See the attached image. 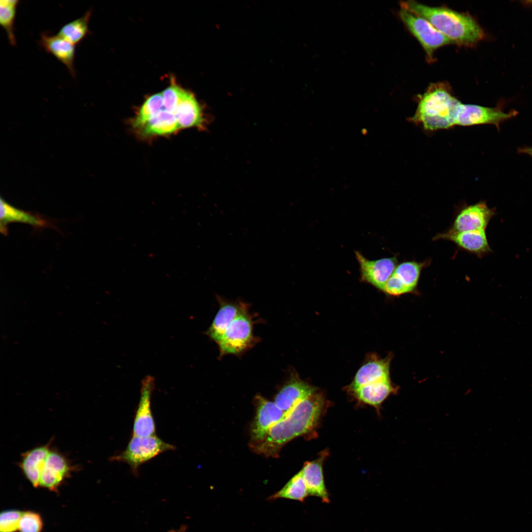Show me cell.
<instances>
[{
  "mask_svg": "<svg viewBox=\"0 0 532 532\" xmlns=\"http://www.w3.org/2000/svg\"><path fill=\"white\" fill-rule=\"evenodd\" d=\"M327 406L324 394L318 390L300 401L274 425L262 440L251 442L252 450L266 457H276L289 441L310 433L318 426Z\"/></svg>",
  "mask_w": 532,
  "mask_h": 532,
  "instance_id": "cell-1",
  "label": "cell"
},
{
  "mask_svg": "<svg viewBox=\"0 0 532 532\" xmlns=\"http://www.w3.org/2000/svg\"><path fill=\"white\" fill-rule=\"evenodd\" d=\"M401 7L427 20L453 43L472 45L484 37L482 29L470 16L443 7H432L414 0L402 1Z\"/></svg>",
  "mask_w": 532,
  "mask_h": 532,
  "instance_id": "cell-2",
  "label": "cell"
},
{
  "mask_svg": "<svg viewBox=\"0 0 532 532\" xmlns=\"http://www.w3.org/2000/svg\"><path fill=\"white\" fill-rule=\"evenodd\" d=\"M461 102L441 84H434L423 94L409 121L427 131L446 129L456 126Z\"/></svg>",
  "mask_w": 532,
  "mask_h": 532,
  "instance_id": "cell-3",
  "label": "cell"
},
{
  "mask_svg": "<svg viewBox=\"0 0 532 532\" xmlns=\"http://www.w3.org/2000/svg\"><path fill=\"white\" fill-rule=\"evenodd\" d=\"M175 447L156 435L140 436L132 435L126 449L113 457V460L125 463L133 472H138L139 467L160 454L173 450Z\"/></svg>",
  "mask_w": 532,
  "mask_h": 532,
  "instance_id": "cell-4",
  "label": "cell"
},
{
  "mask_svg": "<svg viewBox=\"0 0 532 532\" xmlns=\"http://www.w3.org/2000/svg\"><path fill=\"white\" fill-rule=\"evenodd\" d=\"M399 15L410 33L422 45L430 60L433 59V52L437 48L453 43L423 17L402 7Z\"/></svg>",
  "mask_w": 532,
  "mask_h": 532,
  "instance_id": "cell-5",
  "label": "cell"
},
{
  "mask_svg": "<svg viewBox=\"0 0 532 532\" xmlns=\"http://www.w3.org/2000/svg\"><path fill=\"white\" fill-rule=\"evenodd\" d=\"M518 114V112L514 109L505 112L501 103L495 107H488L461 102L457 110L456 125L470 126L491 124L495 125L499 131L500 124Z\"/></svg>",
  "mask_w": 532,
  "mask_h": 532,
  "instance_id": "cell-6",
  "label": "cell"
},
{
  "mask_svg": "<svg viewBox=\"0 0 532 532\" xmlns=\"http://www.w3.org/2000/svg\"><path fill=\"white\" fill-rule=\"evenodd\" d=\"M252 322L248 311L237 317L217 343L220 356L238 354L251 346L254 340Z\"/></svg>",
  "mask_w": 532,
  "mask_h": 532,
  "instance_id": "cell-7",
  "label": "cell"
},
{
  "mask_svg": "<svg viewBox=\"0 0 532 532\" xmlns=\"http://www.w3.org/2000/svg\"><path fill=\"white\" fill-rule=\"evenodd\" d=\"M155 387V379L146 376L141 383L140 395L133 428V435L149 436L155 435L156 425L151 408V399Z\"/></svg>",
  "mask_w": 532,
  "mask_h": 532,
  "instance_id": "cell-8",
  "label": "cell"
},
{
  "mask_svg": "<svg viewBox=\"0 0 532 532\" xmlns=\"http://www.w3.org/2000/svg\"><path fill=\"white\" fill-rule=\"evenodd\" d=\"M355 254L359 264L361 280L383 291L386 283L397 266V258L369 260L360 252L355 251Z\"/></svg>",
  "mask_w": 532,
  "mask_h": 532,
  "instance_id": "cell-9",
  "label": "cell"
},
{
  "mask_svg": "<svg viewBox=\"0 0 532 532\" xmlns=\"http://www.w3.org/2000/svg\"><path fill=\"white\" fill-rule=\"evenodd\" d=\"M495 214V210L489 208L484 201L466 206L457 213L447 231L459 233L485 230Z\"/></svg>",
  "mask_w": 532,
  "mask_h": 532,
  "instance_id": "cell-10",
  "label": "cell"
},
{
  "mask_svg": "<svg viewBox=\"0 0 532 532\" xmlns=\"http://www.w3.org/2000/svg\"><path fill=\"white\" fill-rule=\"evenodd\" d=\"M255 403L256 413L251 426V442L263 439L270 429L285 416V413L274 402L261 395L256 396Z\"/></svg>",
  "mask_w": 532,
  "mask_h": 532,
  "instance_id": "cell-11",
  "label": "cell"
},
{
  "mask_svg": "<svg viewBox=\"0 0 532 532\" xmlns=\"http://www.w3.org/2000/svg\"><path fill=\"white\" fill-rule=\"evenodd\" d=\"M71 471L72 467L67 458L62 453L51 449L41 470L39 486L55 492Z\"/></svg>",
  "mask_w": 532,
  "mask_h": 532,
  "instance_id": "cell-12",
  "label": "cell"
},
{
  "mask_svg": "<svg viewBox=\"0 0 532 532\" xmlns=\"http://www.w3.org/2000/svg\"><path fill=\"white\" fill-rule=\"evenodd\" d=\"M317 390L316 387L300 378L298 374H292L277 394L274 402L286 416L300 401Z\"/></svg>",
  "mask_w": 532,
  "mask_h": 532,
  "instance_id": "cell-13",
  "label": "cell"
},
{
  "mask_svg": "<svg viewBox=\"0 0 532 532\" xmlns=\"http://www.w3.org/2000/svg\"><path fill=\"white\" fill-rule=\"evenodd\" d=\"M433 239L451 241L459 248L480 258L492 251L487 240L485 230L459 233H451L447 231L437 234Z\"/></svg>",
  "mask_w": 532,
  "mask_h": 532,
  "instance_id": "cell-14",
  "label": "cell"
},
{
  "mask_svg": "<svg viewBox=\"0 0 532 532\" xmlns=\"http://www.w3.org/2000/svg\"><path fill=\"white\" fill-rule=\"evenodd\" d=\"M217 297L220 308L205 334L218 343L230 325L239 316L248 311L246 303L231 302Z\"/></svg>",
  "mask_w": 532,
  "mask_h": 532,
  "instance_id": "cell-15",
  "label": "cell"
},
{
  "mask_svg": "<svg viewBox=\"0 0 532 532\" xmlns=\"http://www.w3.org/2000/svg\"><path fill=\"white\" fill-rule=\"evenodd\" d=\"M39 43L45 51L64 64L72 77L75 78V45L58 34L53 35L48 32L40 34Z\"/></svg>",
  "mask_w": 532,
  "mask_h": 532,
  "instance_id": "cell-16",
  "label": "cell"
},
{
  "mask_svg": "<svg viewBox=\"0 0 532 532\" xmlns=\"http://www.w3.org/2000/svg\"><path fill=\"white\" fill-rule=\"evenodd\" d=\"M329 454L323 451L315 460L306 462L300 470L303 475L309 496L319 498L323 502L329 503L330 499L325 486L323 465Z\"/></svg>",
  "mask_w": 532,
  "mask_h": 532,
  "instance_id": "cell-17",
  "label": "cell"
},
{
  "mask_svg": "<svg viewBox=\"0 0 532 532\" xmlns=\"http://www.w3.org/2000/svg\"><path fill=\"white\" fill-rule=\"evenodd\" d=\"M391 360L390 355L381 359L376 355H371L357 371L352 383L346 387V390L390 378Z\"/></svg>",
  "mask_w": 532,
  "mask_h": 532,
  "instance_id": "cell-18",
  "label": "cell"
},
{
  "mask_svg": "<svg viewBox=\"0 0 532 532\" xmlns=\"http://www.w3.org/2000/svg\"><path fill=\"white\" fill-rule=\"evenodd\" d=\"M397 391V387L393 385L389 378L367 384L347 391L358 401L372 406L377 410H379L383 402Z\"/></svg>",
  "mask_w": 532,
  "mask_h": 532,
  "instance_id": "cell-19",
  "label": "cell"
},
{
  "mask_svg": "<svg viewBox=\"0 0 532 532\" xmlns=\"http://www.w3.org/2000/svg\"><path fill=\"white\" fill-rule=\"evenodd\" d=\"M176 117L180 130L204 128L205 119L201 106L193 94L184 90L176 110Z\"/></svg>",
  "mask_w": 532,
  "mask_h": 532,
  "instance_id": "cell-20",
  "label": "cell"
},
{
  "mask_svg": "<svg viewBox=\"0 0 532 532\" xmlns=\"http://www.w3.org/2000/svg\"><path fill=\"white\" fill-rule=\"evenodd\" d=\"M51 449L49 444L41 445L25 452L19 464L20 468L35 488L39 487L40 473Z\"/></svg>",
  "mask_w": 532,
  "mask_h": 532,
  "instance_id": "cell-21",
  "label": "cell"
},
{
  "mask_svg": "<svg viewBox=\"0 0 532 532\" xmlns=\"http://www.w3.org/2000/svg\"><path fill=\"white\" fill-rule=\"evenodd\" d=\"M0 231L5 235L8 234L7 225L10 223L20 222L29 224L35 228H44L50 225L42 217L17 209L0 198Z\"/></svg>",
  "mask_w": 532,
  "mask_h": 532,
  "instance_id": "cell-22",
  "label": "cell"
},
{
  "mask_svg": "<svg viewBox=\"0 0 532 532\" xmlns=\"http://www.w3.org/2000/svg\"><path fill=\"white\" fill-rule=\"evenodd\" d=\"M92 12L89 9L81 17L65 24L57 34L73 45H78L91 34L89 23Z\"/></svg>",
  "mask_w": 532,
  "mask_h": 532,
  "instance_id": "cell-23",
  "label": "cell"
},
{
  "mask_svg": "<svg viewBox=\"0 0 532 532\" xmlns=\"http://www.w3.org/2000/svg\"><path fill=\"white\" fill-rule=\"evenodd\" d=\"M430 264V260L422 262L415 261H404L397 266L394 274L413 293L417 289L422 269Z\"/></svg>",
  "mask_w": 532,
  "mask_h": 532,
  "instance_id": "cell-24",
  "label": "cell"
},
{
  "mask_svg": "<svg viewBox=\"0 0 532 532\" xmlns=\"http://www.w3.org/2000/svg\"><path fill=\"white\" fill-rule=\"evenodd\" d=\"M19 3L18 0L0 1V24L6 33L9 43L13 46L17 44L14 24Z\"/></svg>",
  "mask_w": 532,
  "mask_h": 532,
  "instance_id": "cell-25",
  "label": "cell"
},
{
  "mask_svg": "<svg viewBox=\"0 0 532 532\" xmlns=\"http://www.w3.org/2000/svg\"><path fill=\"white\" fill-rule=\"evenodd\" d=\"M308 490L300 471L295 474L279 491L270 497L271 499H288L303 502L308 496Z\"/></svg>",
  "mask_w": 532,
  "mask_h": 532,
  "instance_id": "cell-26",
  "label": "cell"
},
{
  "mask_svg": "<svg viewBox=\"0 0 532 532\" xmlns=\"http://www.w3.org/2000/svg\"><path fill=\"white\" fill-rule=\"evenodd\" d=\"M163 98L161 93L153 95L142 104L132 123L135 127L158 113L163 108Z\"/></svg>",
  "mask_w": 532,
  "mask_h": 532,
  "instance_id": "cell-27",
  "label": "cell"
},
{
  "mask_svg": "<svg viewBox=\"0 0 532 532\" xmlns=\"http://www.w3.org/2000/svg\"><path fill=\"white\" fill-rule=\"evenodd\" d=\"M43 522L40 515L33 511L22 512L19 526L20 532H41Z\"/></svg>",
  "mask_w": 532,
  "mask_h": 532,
  "instance_id": "cell-28",
  "label": "cell"
},
{
  "mask_svg": "<svg viewBox=\"0 0 532 532\" xmlns=\"http://www.w3.org/2000/svg\"><path fill=\"white\" fill-rule=\"evenodd\" d=\"M184 90L174 84L165 90L161 94L163 108L176 115V110L181 100Z\"/></svg>",
  "mask_w": 532,
  "mask_h": 532,
  "instance_id": "cell-29",
  "label": "cell"
},
{
  "mask_svg": "<svg viewBox=\"0 0 532 532\" xmlns=\"http://www.w3.org/2000/svg\"><path fill=\"white\" fill-rule=\"evenodd\" d=\"M22 511L17 509H7L0 515V532H16L19 530Z\"/></svg>",
  "mask_w": 532,
  "mask_h": 532,
  "instance_id": "cell-30",
  "label": "cell"
},
{
  "mask_svg": "<svg viewBox=\"0 0 532 532\" xmlns=\"http://www.w3.org/2000/svg\"><path fill=\"white\" fill-rule=\"evenodd\" d=\"M383 292L393 296L412 293L394 273L386 283Z\"/></svg>",
  "mask_w": 532,
  "mask_h": 532,
  "instance_id": "cell-31",
  "label": "cell"
},
{
  "mask_svg": "<svg viewBox=\"0 0 532 532\" xmlns=\"http://www.w3.org/2000/svg\"><path fill=\"white\" fill-rule=\"evenodd\" d=\"M517 152L520 154H525L532 157V146H524L518 149Z\"/></svg>",
  "mask_w": 532,
  "mask_h": 532,
  "instance_id": "cell-32",
  "label": "cell"
},
{
  "mask_svg": "<svg viewBox=\"0 0 532 532\" xmlns=\"http://www.w3.org/2000/svg\"><path fill=\"white\" fill-rule=\"evenodd\" d=\"M186 527L185 526H182L179 529L177 530H172L170 532H185Z\"/></svg>",
  "mask_w": 532,
  "mask_h": 532,
  "instance_id": "cell-33",
  "label": "cell"
},
{
  "mask_svg": "<svg viewBox=\"0 0 532 532\" xmlns=\"http://www.w3.org/2000/svg\"><path fill=\"white\" fill-rule=\"evenodd\" d=\"M524 3H525V4L526 5L532 6V0H527L524 1Z\"/></svg>",
  "mask_w": 532,
  "mask_h": 532,
  "instance_id": "cell-34",
  "label": "cell"
}]
</instances>
